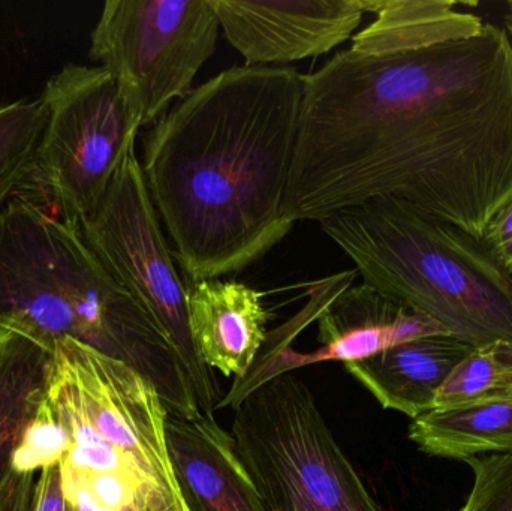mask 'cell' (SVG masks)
<instances>
[{"instance_id":"cell-20","label":"cell","mask_w":512,"mask_h":511,"mask_svg":"<svg viewBox=\"0 0 512 511\" xmlns=\"http://www.w3.org/2000/svg\"><path fill=\"white\" fill-rule=\"evenodd\" d=\"M480 242L492 260L512 276V201L492 219Z\"/></svg>"},{"instance_id":"cell-5","label":"cell","mask_w":512,"mask_h":511,"mask_svg":"<svg viewBox=\"0 0 512 511\" xmlns=\"http://www.w3.org/2000/svg\"><path fill=\"white\" fill-rule=\"evenodd\" d=\"M364 284L441 324L472 347L512 339V276L480 240L396 200L319 221Z\"/></svg>"},{"instance_id":"cell-11","label":"cell","mask_w":512,"mask_h":511,"mask_svg":"<svg viewBox=\"0 0 512 511\" xmlns=\"http://www.w3.org/2000/svg\"><path fill=\"white\" fill-rule=\"evenodd\" d=\"M227 41L246 66L318 57L352 38L361 0H210Z\"/></svg>"},{"instance_id":"cell-22","label":"cell","mask_w":512,"mask_h":511,"mask_svg":"<svg viewBox=\"0 0 512 511\" xmlns=\"http://www.w3.org/2000/svg\"><path fill=\"white\" fill-rule=\"evenodd\" d=\"M33 511H69L63 497L59 465H51L39 471Z\"/></svg>"},{"instance_id":"cell-9","label":"cell","mask_w":512,"mask_h":511,"mask_svg":"<svg viewBox=\"0 0 512 511\" xmlns=\"http://www.w3.org/2000/svg\"><path fill=\"white\" fill-rule=\"evenodd\" d=\"M219 30L210 0H108L90 57L117 78L144 128L194 90Z\"/></svg>"},{"instance_id":"cell-3","label":"cell","mask_w":512,"mask_h":511,"mask_svg":"<svg viewBox=\"0 0 512 511\" xmlns=\"http://www.w3.org/2000/svg\"><path fill=\"white\" fill-rule=\"evenodd\" d=\"M0 329L48 350L62 338L89 345L149 380L168 416H201L167 339L93 254L80 228L20 195L0 212Z\"/></svg>"},{"instance_id":"cell-23","label":"cell","mask_w":512,"mask_h":511,"mask_svg":"<svg viewBox=\"0 0 512 511\" xmlns=\"http://www.w3.org/2000/svg\"><path fill=\"white\" fill-rule=\"evenodd\" d=\"M504 29L507 30L508 36H510L512 42V12H508L504 17Z\"/></svg>"},{"instance_id":"cell-7","label":"cell","mask_w":512,"mask_h":511,"mask_svg":"<svg viewBox=\"0 0 512 511\" xmlns=\"http://www.w3.org/2000/svg\"><path fill=\"white\" fill-rule=\"evenodd\" d=\"M233 438L267 511H385L294 372L245 396Z\"/></svg>"},{"instance_id":"cell-2","label":"cell","mask_w":512,"mask_h":511,"mask_svg":"<svg viewBox=\"0 0 512 511\" xmlns=\"http://www.w3.org/2000/svg\"><path fill=\"white\" fill-rule=\"evenodd\" d=\"M306 74L234 66L144 137V179L189 282L242 272L294 228L286 195Z\"/></svg>"},{"instance_id":"cell-10","label":"cell","mask_w":512,"mask_h":511,"mask_svg":"<svg viewBox=\"0 0 512 511\" xmlns=\"http://www.w3.org/2000/svg\"><path fill=\"white\" fill-rule=\"evenodd\" d=\"M450 335L441 324L363 284L349 287L318 318L315 353L286 350L255 363L222 399L219 407L236 408L246 395L279 374L318 362H354L424 336Z\"/></svg>"},{"instance_id":"cell-8","label":"cell","mask_w":512,"mask_h":511,"mask_svg":"<svg viewBox=\"0 0 512 511\" xmlns=\"http://www.w3.org/2000/svg\"><path fill=\"white\" fill-rule=\"evenodd\" d=\"M80 231L105 269L155 321L194 390L200 413L213 417L221 402L218 380L192 341L188 287L174 264L135 150Z\"/></svg>"},{"instance_id":"cell-4","label":"cell","mask_w":512,"mask_h":511,"mask_svg":"<svg viewBox=\"0 0 512 511\" xmlns=\"http://www.w3.org/2000/svg\"><path fill=\"white\" fill-rule=\"evenodd\" d=\"M41 407L62 432L69 510L188 511L168 452V411L143 375L62 338Z\"/></svg>"},{"instance_id":"cell-24","label":"cell","mask_w":512,"mask_h":511,"mask_svg":"<svg viewBox=\"0 0 512 511\" xmlns=\"http://www.w3.org/2000/svg\"><path fill=\"white\" fill-rule=\"evenodd\" d=\"M508 8H510V12H512V0H510V2H508Z\"/></svg>"},{"instance_id":"cell-19","label":"cell","mask_w":512,"mask_h":511,"mask_svg":"<svg viewBox=\"0 0 512 511\" xmlns=\"http://www.w3.org/2000/svg\"><path fill=\"white\" fill-rule=\"evenodd\" d=\"M474 473V485L460 511H512V453L466 461Z\"/></svg>"},{"instance_id":"cell-18","label":"cell","mask_w":512,"mask_h":511,"mask_svg":"<svg viewBox=\"0 0 512 511\" xmlns=\"http://www.w3.org/2000/svg\"><path fill=\"white\" fill-rule=\"evenodd\" d=\"M45 123L41 98L0 105V212L26 185Z\"/></svg>"},{"instance_id":"cell-13","label":"cell","mask_w":512,"mask_h":511,"mask_svg":"<svg viewBox=\"0 0 512 511\" xmlns=\"http://www.w3.org/2000/svg\"><path fill=\"white\" fill-rule=\"evenodd\" d=\"M188 315L198 356L210 369L242 380L267 342L262 293L237 281L188 282Z\"/></svg>"},{"instance_id":"cell-21","label":"cell","mask_w":512,"mask_h":511,"mask_svg":"<svg viewBox=\"0 0 512 511\" xmlns=\"http://www.w3.org/2000/svg\"><path fill=\"white\" fill-rule=\"evenodd\" d=\"M38 473L12 470L0 486V511H33Z\"/></svg>"},{"instance_id":"cell-14","label":"cell","mask_w":512,"mask_h":511,"mask_svg":"<svg viewBox=\"0 0 512 511\" xmlns=\"http://www.w3.org/2000/svg\"><path fill=\"white\" fill-rule=\"evenodd\" d=\"M475 347L453 335H433L343 363L382 405L412 420L435 410L436 396Z\"/></svg>"},{"instance_id":"cell-17","label":"cell","mask_w":512,"mask_h":511,"mask_svg":"<svg viewBox=\"0 0 512 511\" xmlns=\"http://www.w3.org/2000/svg\"><path fill=\"white\" fill-rule=\"evenodd\" d=\"M512 402V339L475 347L436 396L435 410Z\"/></svg>"},{"instance_id":"cell-15","label":"cell","mask_w":512,"mask_h":511,"mask_svg":"<svg viewBox=\"0 0 512 511\" xmlns=\"http://www.w3.org/2000/svg\"><path fill=\"white\" fill-rule=\"evenodd\" d=\"M409 440L433 458L466 462L512 453V402L432 410L412 420Z\"/></svg>"},{"instance_id":"cell-1","label":"cell","mask_w":512,"mask_h":511,"mask_svg":"<svg viewBox=\"0 0 512 511\" xmlns=\"http://www.w3.org/2000/svg\"><path fill=\"white\" fill-rule=\"evenodd\" d=\"M453 0L376 14L306 74L286 213L322 221L396 200L477 240L512 201V42Z\"/></svg>"},{"instance_id":"cell-6","label":"cell","mask_w":512,"mask_h":511,"mask_svg":"<svg viewBox=\"0 0 512 511\" xmlns=\"http://www.w3.org/2000/svg\"><path fill=\"white\" fill-rule=\"evenodd\" d=\"M41 99L47 123L17 195L80 228L134 152L143 126L117 78L101 65L63 66Z\"/></svg>"},{"instance_id":"cell-16","label":"cell","mask_w":512,"mask_h":511,"mask_svg":"<svg viewBox=\"0 0 512 511\" xmlns=\"http://www.w3.org/2000/svg\"><path fill=\"white\" fill-rule=\"evenodd\" d=\"M53 350L14 330L0 329V486L24 431L35 419L50 375Z\"/></svg>"},{"instance_id":"cell-12","label":"cell","mask_w":512,"mask_h":511,"mask_svg":"<svg viewBox=\"0 0 512 511\" xmlns=\"http://www.w3.org/2000/svg\"><path fill=\"white\" fill-rule=\"evenodd\" d=\"M167 443L188 511H267L233 435L213 417L168 416Z\"/></svg>"}]
</instances>
